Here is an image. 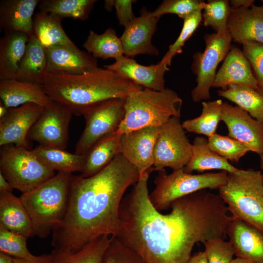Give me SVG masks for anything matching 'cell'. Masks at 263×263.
Returning a JSON list of instances; mask_svg holds the SVG:
<instances>
[{"mask_svg":"<svg viewBox=\"0 0 263 263\" xmlns=\"http://www.w3.org/2000/svg\"><path fill=\"white\" fill-rule=\"evenodd\" d=\"M152 170L142 174L124 197L114 237L144 263H186L196 243L226 238L233 218L220 196L206 189L174 201L168 214L155 209L148 187Z\"/></svg>","mask_w":263,"mask_h":263,"instance_id":"cell-1","label":"cell"},{"mask_svg":"<svg viewBox=\"0 0 263 263\" xmlns=\"http://www.w3.org/2000/svg\"><path fill=\"white\" fill-rule=\"evenodd\" d=\"M140 176L120 153L92 176L73 175L66 213L52 232L54 249L75 253L99 237L115 236L124 193Z\"/></svg>","mask_w":263,"mask_h":263,"instance_id":"cell-2","label":"cell"},{"mask_svg":"<svg viewBox=\"0 0 263 263\" xmlns=\"http://www.w3.org/2000/svg\"><path fill=\"white\" fill-rule=\"evenodd\" d=\"M136 85L105 68L80 75L46 73L41 84L52 101L65 106L77 116L101 101L125 99Z\"/></svg>","mask_w":263,"mask_h":263,"instance_id":"cell-3","label":"cell"},{"mask_svg":"<svg viewBox=\"0 0 263 263\" xmlns=\"http://www.w3.org/2000/svg\"><path fill=\"white\" fill-rule=\"evenodd\" d=\"M182 99L174 91H155L136 85L125 99V115L116 133L123 134L146 127H160L181 116Z\"/></svg>","mask_w":263,"mask_h":263,"instance_id":"cell-4","label":"cell"},{"mask_svg":"<svg viewBox=\"0 0 263 263\" xmlns=\"http://www.w3.org/2000/svg\"><path fill=\"white\" fill-rule=\"evenodd\" d=\"M72 175L57 172L33 190L21 194L20 198L30 216L34 236L46 238L64 217Z\"/></svg>","mask_w":263,"mask_h":263,"instance_id":"cell-5","label":"cell"},{"mask_svg":"<svg viewBox=\"0 0 263 263\" xmlns=\"http://www.w3.org/2000/svg\"><path fill=\"white\" fill-rule=\"evenodd\" d=\"M219 196L233 219L263 231V179L261 171L239 169L228 173Z\"/></svg>","mask_w":263,"mask_h":263,"instance_id":"cell-6","label":"cell"},{"mask_svg":"<svg viewBox=\"0 0 263 263\" xmlns=\"http://www.w3.org/2000/svg\"><path fill=\"white\" fill-rule=\"evenodd\" d=\"M228 172H209L193 174L184 169L167 174L159 171L154 180L155 188L149 194L150 201L158 211L170 207L173 202L203 189L219 188L226 182Z\"/></svg>","mask_w":263,"mask_h":263,"instance_id":"cell-7","label":"cell"},{"mask_svg":"<svg viewBox=\"0 0 263 263\" xmlns=\"http://www.w3.org/2000/svg\"><path fill=\"white\" fill-rule=\"evenodd\" d=\"M0 172L14 189L29 192L55 175L33 150L8 145L1 147Z\"/></svg>","mask_w":263,"mask_h":263,"instance_id":"cell-8","label":"cell"},{"mask_svg":"<svg viewBox=\"0 0 263 263\" xmlns=\"http://www.w3.org/2000/svg\"><path fill=\"white\" fill-rule=\"evenodd\" d=\"M125 115V99L112 98L95 104L82 113L84 129L75 153L85 154L98 141L116 132Z\"/></svg>","mask_w":263,"mask_h":263,"instance_id":"cell-9","label":"cell"},{"mask_svg":"<svg viewBox=\"0 0 263 263\" xmlns=\"http://www.w3.org/2000/svg\"><path fill=\"white\" fill-rule=\"evenodd\" d=\"M206 47L202 53L194 56L193 69L197 75V85L191 92L193 101L200 102L210 98L216 69L229 51L232 41L227 29L204 37Z\"/></svg>","mask_w":263,"mask_h":263,"instance_id":"cell-10","label":"cell"},{"mask_svg":"<svg viewBox=\"0 0 263 263\" xmlns=\"http://www.w3.org/2000/svg\"><path fill=\"white\" fill-rule=\"evenodd\" d=\"M180 117L173 116L160 127L154 150V170L184 169L189 161L192 144L186 135Z\"/></svg>","mask_w":263,"mask_h":263,"instance_id":"cell-11","label":"cell"},{"mask_svg":"<svg viewBox=\"0 0 263 263\" xmlns=\"http://www.w3.org/2000/svg\"><path fill=\"white\" fill-rule=\"evenodd\" d=\"M73 115L69 108L53 101L43 108L30 130L27 139L38 142L40 146L65 150Z\"/></svg>","mask_w":263,"mask_h":263,"instance_id":"cell-12","label":"cell"},{"mask_svg":"<svg viewBox=\"0 0 263 263\" xmlns=\"http://www.w3.org/2000/svg\"><path fill=\"white\" fill-rule=\"evenodd\" d=\"M221 120L228 136L246 146L250 151L263 154V124L237 106L223 103Z\"/></svg>","mask_w":263,"mask_h":263,"instance_id":"cell-13","label":"cell"},{"mask_svg":"<svg viewBox=\"0 0 263 263\" xmlns=\"http://www.w3.org/2000/svg\"><path fill=\"white\" fill-rule=\"evenodd\" d=\"M43 108L33 103L10 108L0 119V146L14 145L28 149V134Z\"/></svg>","mask_w":263,"mask_h":263,"instance_id":"cell-14","label":"cell"},{"mask_svg":"<svg viewBox=\"0 0 263 263\" xmlns=\"http://www.w3.org/2000/svg\"><path fill=\"white\" fill-rule=\"evenodd\" d=\"M45 49L47 55L46 73L80 75L99 68L96 58L80 50L75 44L55 45Z\"/></svg>","mask_w":263,"mask_h":263,"instance_id":"cell-15","label":"cell"},{"mask_svg":"<svg viewBox=\"0 0 263 263\" xmlns=\"http://www.w3.org/2000/svg\"><path fill=\"white\" fill-rule=\"evenodd\" d=\"M160 127H146L121 134L120 153L141 175L154 163V150Z\"/></svg>","mask_w":263,"mask_h":263,"instance_id":"cell-16","label":"cell"},{"mask_svg":"<svg viewBox=\"0 0 263 263\" xmlns=\"http://www.w3.org/2000/svg\"><path fill=\"white\" fill-rule=\"evenodd\" d=\"M159 19L151 12L142 9L139 17H135L124 27L120 37L124 56L133 58L139 54H159V50L151 42Z\"/></svg>","mask_w":263,"mask_h":263,"instance_id":"cell-17","label":"cell"},{"mask_svg":"<svg viewBox=\"0 0 263 263\" xmlns=\"http://www.w3.org/2000/svg\"><path fill=\"white\" fill-rule=\"evenodd\" d=\"M104 67L145 88L155 91L166 88L164 75L169 70V66L161 61L145 66L124 55L116 59L114 63Z\"/></svg>","mask_w":263,"mask_h":263,"instance_id":"cell-18","label":"cell"},{"mask_svg":"<svg viewBox=\"0 0 263 263\" xmlns=\"http://www.w3.org/2000/svg\"><path fill=\"white\" fill-rule=\"evenodd\" d=\"M227 29L235 42L263 44V7L253 4L248 7L231 8Z\"/></svg>","mask_w":263,"mask_h":263,"instance_id":"cell-19","label":"cell"},{"mask_svg":"<svg viewBox=\"0 0 263 263\" xmlns=\"http://www.w3.org/2000/svg\"><path fill=\"white\" fill-rule=\"evenodd\" d=\"M241 85L258 90L250 63L243 50L231 46L217 72L213 87L225 90L230 86Z\"/></svg>","mask_w":263,"mask_h":263,"instance_id":"cell-20","label":"cell"},{"mask_svg":"<svg viewBox=\"0 0 263 263\" xmlns=\"http://www.w3.org/2000/svg\"><path fill=\"white\" fill-rule=\"evenodd\" d=\"M227 236L236 257L251 263H263V231L233 218L228 228Z\"/></svg>","mask_w":263,"mask_h":263,"instance_id":"cell-21","label":"cell"},{"mask_svg":"<svg viewBox=\"0 0 263 263\" xmlns=\"http://www.w3.org/2000/svg\"><path fill=\"white\" fill-rule=\"evenodd\" d=\"M0 98L9 109L28 103L45 108L53 102L40 84L15 78L0 80Z\"/></svg>","mask_w":263,"mask_h":263,"instance_id":"cell-22","label":"cell"},{"mask_svg":"<svg viewBox=\"0 0 263 263\" xmlns=\"http://www.w3.org/2000/svg\"><path fill=\"white\" fill-rule=\"evenodd\" d=\"M38 0H2L0 2V27L5 33L33 34V18Z\"/></svg>","mask_w":263,"mask_h":263,"instance_id":"cell-23","label":"cell"},{"mask_svg":"<svg viewBox=\"0 0 263 263\" xmlns=\"http://www.w3.org/2000/svg\"><path fill=\"white\" fill-rule=\"evenodd\" d=\"M0 226L27 238L34 236L30 216L20 198L12 192L0 191Z\"/></svg>","mask_w":263,"mask_h":263,"instance_id":"cell-24","label":"cell"},{"mask_svg":"<svg viewBox=\"0 0 263 263\" xmlns=\"http://www.w3.org/2000/svg\"><path fill=\"white\" fill-rule=\"evenodd\" d=\"M29 36L8 32L0 39V80L15 78L26 51Z\"/></svg>","mask_w":263,"mask_h":263,"instance_id":"cell-25","label":"cell"},{"mask_svg":"<svg viewBox=\"0 0 263 263\" xmlns=\"http://www.w3.org/2000/svg\"><path fill=\"white\" fill-rule=\"evenodd\" d=\"M46 66L45 47L35 36L29 37L25 53L15 79L41 85L46 74Z\"/></svg>","mask_w":263,"mask_h":263,"instance_id":"cell-26","label":"cell"},{"mask_svg":"<svg viewBox=\"0 0 263 263\" xmlns=\"http://www.w3.org/2000/svg\"><path fill=\"white\" fill-rule=\"evenodd\" d=\"M121 134L116 132L103 138L85 154L80 175L89 177L106 167L120 153Z\"/></svg>","mask_w":263,"mask_h":263,"instance_id":"cell-27","label":"cell"},{"mask_svg":"<svg viewBox=\"0 0 263 263\" xmlns=\"http://www.w3.org/2000/svg\"><path fill=\"white\" fill-rule=\"evenodd\" d=\"M191 158L184 168L188 173L193 171L203 172L212 169H220L228 173L238 171V169L228 161L214 152L209 148L208 139L203 136L196 137L193 142Z\"/></svg>","mask_w":263,"mask_h":263,"instance_id":"cell-28","label":"cell"},{"mask_svg":"<svg viewBox=\"0 0 263 263\" xmlns=\"http://www.w3.org/2000/svg\"><path fill=\"white\" fill-rule=\"evenodd\" d=\"M63 18L50 13L39 11L33 18V34L46 48L58 45H74L61 24Z\"/></svg>","mask_w":263,"mask_h":263,"instance_id":"cell-29","label":"cell"},{"mask_svg":"<svg viewBox=\"0 0 263 263\" xmlns=\"http://www.w3.org/2000/svg\"><path fill=\"white\" fill-rule=\"evenodd\" d=\"M33 151L48 167L57 172H81L85 154L72 153L65 149L38 145Z\"/></svg>","mask_w":263,"mask_h":263,"instance_id":"cell-30","label":"cell"},{"mask_svg":"<svg viewBox=\"0 0 263 263\" xmlns=\"http://www.w3.org/2000/svg\"><path fill=\"white\" fill-rule=\"evenodd\" d=\"M112 238L113 236H101L76 253L70 254L54 249L50 255L53 263H103L105 253Z\"/></svg>","mask_w":263,"mask_h":263,"instance_id":"cell-31","label":"cell"},{"mask_svg":"<svg viewBox=\"0 0 263 263\" xmlns=\"http://www.w3.org/2000/svg\"><path fill=\"white\" fill-rule=\"evenodd\" d=\"M217 93L263 124V95L257 91L246 86L232 85L218 90Z\"/></svg>","mask_w":263,"mask_h":263,"instance_id":"cell-32","label":"cell"},{"mask_svg":"<svg viewBox=\"0 0 263 263\" xmlns=\"http://www.w3.org/2000/svg\"><path fill=\"white\" fill-rule=\"evenodd\" d=\"M83 46L96 58L116 59L124 55L120 38L111 28L101 34L91 30Z\"/></svg>","mask_w":263,"mask_h":263,"instance_id":"cell-33","label":"cell"},{"mask_svg":"<svg viewBox=\"0 0 263 263\" xmlns=\"http://www.w3.org/2000/svg\"><path fill=\"white\" fill-rule=\"evenodd\" d=\"M223 101L217 99L202 103L201 114L198 117L184 121L182 124L187 132L203 134L209 138L216 133L222 113Z\"/></svg>","mask_w":263,"mask_h":263,"instance_id":"cell-34","label":"cell"},{"mask_svg":"<svg viewBox=\"0 0 263 263\" xmlns=\"http://www.w3.org/2000/svg\"><path fill=\"white\" fill-rule=\"evenodd\" d=\"M95 0H41L38 5L39 11L58 16L85 20L88 18Z\"/></svg>","mask_w":263,"mask_h":263,"instance_id":"cell-35","label":"cell"},{"mask_svg":"<svg viewBox=\"0 0 263 263\" xmlns=\"http://www.w3.org/2000/svg\"><path fill=\"white\" fill-rule=\"evenodd\" d=\"M25 236L0 226V252L14 258L28 260H37L39 256L33 255L27 246Z\"/></svg>","mask_w":263,"mask_h":263,"instance_id":"cell-36","label":"cell"},{"mask_svg":"<svg viewBox=\"0 0 263 263\" xmlns=\"http://www.w3.org/2000/svg\"><path fill=\"white\" fill-rule=\"evenodd\" d=\"M208 143L213 152L231 162H238L250 151L249 148L240 141L217 133L208 138Z\"/></svg>","mask_w":263,"mask_h":263,"instance_id":"cell-37","label":"cell"},{"mask_svg":"<svg viewBox=\"0 0 263 263\" xmlns=\"http://www.w3.org/2000/svg\"><path fill=\"white\" fill-rule=\"evenodd\" d=\"M231 10L227 0H211L205 3L202 19L206 27H211L215 33L227 29V23Z\"/></svg>","mask_w":263,"mask_h":263,"instance_id":"cell-38","label":"cell"},{"mask_svg":"<svg viewBox=\"0 0 263 263\" xmlns=\"http://www.w3.org/2000/svg\"><path fill=\"white\" fill-rule=\"evenodd\" d=\"M183 19V25L179 36L174 42L169 45L168 51L160 61L169 66L170 65L173 56L182 52V48L185 42L198 27L202 20V10L195 11Z\"/></svg>","mask_w":263,"mask_h":263,"instance_id":"cell-39","label":"cell"},{"mask_svg":"<svg viewBox=\"0 0 263 263\" xmlns=\"http://www.w3.org/2000/svg\"><path fill=\"white\" fill-rule=\"evenodd\" d=\"M205 3L198 0H165L151 14L159 18L165 14H175L183 19L195 11L203 10Z\"/></svg>","mask_w":263,"mask_h":263,"instance_id":"cell-40","label":"cell"},{"mask_svg":"<svg viewBox=\"0 0 263 263\" xmlns=\"http://www.w3.org/2000/svg\"><path fill=\"white\" fill-rule=\"evenodd\" d=\"M205 254L208 263H230L235 255L232 243L221 238L204 242Z\"/></svg>","mask_w":263,"mask_h":263,"instance_id":"cell-41","label":"cell"},{"mask_svg":"<svg viewBox=\"0 0 263 263\" xmlns=\"http://www.w3.org/2000/svg\"><path fill=\"white\" fill-rule=\"evenodd\" d=\"M243 45V52L249 61L256 79L257 91L263 95V44L247 42Z\"/></svg>","mask_w":263,"mask_h":263,"instance_id":"cell-42","label":"cell"},{"mask_svg":"<svg viewBox=\"0 0 263 263\" xmlns=\"http://www.w3.org/2000/svg\"><path fill=\"white\" fill-rule=\"evenodd\" d=\"M103 263H144L139 256L115 237L113 236L103 259Z\"/></svg>","mask_w":263,"mask_h":263,"instance_id":"cell-43","label":"cell"},{"mask_svg":"<svg viewBox=\"0 0 263 263\" xmlns=\"http://www.w3.org/2000/svg\"><path fill=\"white\" fill-rule=\"evenodd\" d=\"M134 0H112L113 6L115 9L116 15L119 24L125 26L135 17L134 16L132 5Z\"/></svg>","mask_w":263,"mask_h":263,"instance_id":"cell-44","label":"cell"},{"mask_svg":"<svg viewBox=\"0 0 263 263\" xmlns=\"http://www.w3.org/2000/svg\"><path fill=\"white\" fill-rule=\"evenodd\" d=\"M16 263H53L50 255L39 256L38 258L34 261H28L19 259H17Z\"/></svg>","mask_w":263,"mask_h":263,"instance_id":"cell-45","label":"cell"},{"mask_svg":"<svg viewBox=\"0 0 263 263\" xmlns=\"http://www.w3.org/2000/svg\"><path fill=\"white\" fill-rule=\"evenodd\" d=\"M253 0H232L229 1L230 5L232 9H236L243 7H250L254 3Z\"/></svg>","mask_w":263,"mask_h":263,"instance_id":"cell-46","label":"cell"},{"mask_svg":"<svg viewBox=\"0 0 263 263\" xmlns=\"http://www.w3.org/2000/svg\"><path fill=\"white\" fill-rule=\"evenodd\" d=\"M186 263H208L204 251L197 252L191 256Z\"/></svg>","mask_w":263,"mask_h":263,"instance_id":"cell-47","label":"cell"},{"mask_svg":"<svg viewBox=\"0 0 263 263\" xmlns=\"http://www.w3.org/2000/svg\"><path fill=\"white\" fill-rule=\"evenodd\" d=\"M14 188L0 172V191L12 192Z\"/></svg>","mask_w":263,"mask_h":263,"instance_id":"cell-48","label":"cell"},{"mask_svg":"<svg viewBox=\"0 0 263 263\" xmlns=\"http://www.w3.org/2000/svg\"><path fill=\"white\" fill-rule=\"evenodd\" d=\"M17 258L0 252V263H16Z\"/></svg>","mask_w":263,"mask_h":263,"instance_id":"cell-49","label":"cell"},{"mask_svg":"<svg viewBox=\"0 0 263 263\" xmlns=\"http://www.w3.org/2000/svg\"><path fill=\"white\" fill-rule=\"evenodd\" d=\"M9 109L0 102V119L5 116L9 111Z\"/></svg>","mask_w":263,"mask_h":263,"instance_id":"cell-50","label":"cell"},{"mask_svg":"<svg viewBox=\"0 0 263 263\" xmlns=\"http://www.w3.org/2000/svg\"><path fill=\"white\" fill-rule=\"evenodd\" d=\"M230 263H251L249 261L240 257H236V258L233 259Z\"/></svg>","mask_w":263,"mask_h":263,"instance_id":"cell-51","label":"cell"},{"mask_svg":"<svg viewBox=\"0 0 263 263\" xmlns=\"http://www.w3.org/2000/svg\"><path fill=\"white\" fill-rule=\"evenodd\" d=\"M113 6V2L112 0H105V9L108 10L110 11L112 9Z\"/></svg>","mask_w":263,"mask_h":263,"instance_id":"cell-52","label":"cell"},{"mask_svg":"<svg viewBox=\"0 0 263 263\" xmlns=\"http://www.w3.org/2000/svg\"><path fill=\"white\" fill-rule=\"evenodd\" d=\"M260 156V166L262 170H263V154ZM263 179V173H262Z\"/></svg>","mask_w":263,"mask_h":263,"instance_id":"cell-53","label":"cell"},{"mask_svg":"<svg viewBox=\"0 0 263 263\" xmlns=\"http://www.w3.org/2000/svg\"><path fill=\"white\" fill-rule=\"evenodd\" d=\"M261 1H262V3H263L262 6L263 7V0H261Z\"/></svg>","mask_w":263,"mask_h":263,"instance_id":"cell-54","label":"cell"}]
</instances>
